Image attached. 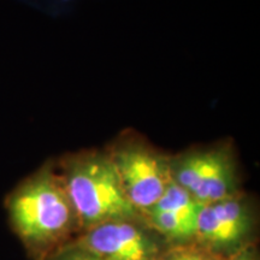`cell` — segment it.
Wrapping results in <instances>:
<instances>
[{
  "label": "cell",
  "mask_w": 260,
  "mask_h": 260,
  "mask_svg": "<svg viewBox=\"0 0 260 260\" xmlns=\"http://www.w3.org/2000/svg\"><path fill=\"white\" fill-rule=\"evenodd\" d=\"M61 180L75 216L88 229L138 217L107 152L90 151L71 157Z\"/></svg>",
  "instance_id": "cell-1"
},
{
  "label": "cell",
  "mask_w": 260,
  "mask_h": 260,
  "mask_svg": "<svg viewBox=\"0 0 260 260\" xmlns=\"http://www.w3.org/2000/svg\"><path fill=\"white\" fill-rule=\"evenodd\" d=\"M17 233L27 241L44 243L59 237L76 218L63 180L42 169L19 186L9 199Z\"/></svg>",
  "instance_id": "cell-2"
},
{
  "label": "cell",
  "mask_w": 260,
  "mask_h": 260,
  "mask_svg": "<svg viewBox=\"0 0 260 260\" xmlns=\"http://www.w3.org/2000/svg\"><path fill=\"white\" fill-rule=\"evenodd\" d=\"M122 188L138 212L151 209L172 182L170 159L140 136L126 133L110 151Z\"/></svg>",
  "instance_id": "cell-3"
},
{
  "label": "cell",
  "mask_w": 260,
  "mask_h": 260,
  "mask_svg": "<svg viewBox=\"0 0 260 260\" xmlns=\"http://www.w3.org/2000/svg\"><path fill=\"white\" fill-rule=\"evenodd\" d=\"M172 181L206 205L237 194L236 165L226 145L193 149L170 159Z\"/></svg>",
  "instance_id": "cell-4"
},
{
  "label": "cell",
  "mask_w": 260,
  "mask_h": 260,
  "mask_svg": "<svg viewBox=\"0 0 260 260\" xmlns=\"http://www.w3.org/2000/svg\"><path fill=\"white\" fill-rule=\"evenodd\" d=\"M80 251L106 260H152L158 248L130 220H113L90 228Z\"/></svg>",
  "instance_id": "cell-5"
},
{
  "label": "cell",
  "mask_w": 260,
  "mask_h": 260,
  "mask_svg": "<svg viewBox=\"0 0 260 260\" xmlns=\"http://www.w3.org/2000/svg\"><path fill=\"white\" fill-rule=\"evenodd\" d=\"M253 218L246 200L235 194L203 205L198 217L197 236L216 247L236 245L248 234Z\"/></svg>",
  "instance_id": "cell-6"
},
{
  "label": "cell",
  "mask_w": 260,
  "mask_h": 260,
  "mask_svg": "<svg viewBox=\"0 0 260 260\" xmlns=\"http://www.w3.org/2000/svg\"><path fill=\"white\" fill-rule=\"evenodd\" d=\"M203 204L174 181L161 198L144 213L149 224L169 239L186 240L197 236L198 217Z\"/></svg>",
  "instance_id": "cell-7"
},
{
  "label": "cell",
  "mask_w": 260,
  "mask_h": 260,
  "mask_svg": "<svg viewBox=\"0 0 260 260\" xmlns=\"http://www.w3.org/2000/svg\"><path fill=\"white\" fill-rule=\"evenodd\" d=\"M61 260H106V259L99 258V256L89 254V253L80 251V249H75V251L68 253L67 255L63 256Z\"/></svg>",
  "instance_id": "cell-8"
},
{
  "label": "cell",
  "mask_w": 260,
  "mask_h": 260,
  "mask_svg": "<svg viewBox=\"0 0 260 260\" xmlns=\"http://www.w3.org/2000/svg\"><path fill=\"white\" fill-rule=\"evenodd\" d=\"M168 260H209L206 256L198 254V253H191V252H184L180 253V254L172 255L170 259Z\"/></svg>",
  "instance_id": "cell-9"
},
{
  "label": "cell",
  "mask_w": 260,
  "mask_h": 260,
  "mask_svg": "<svg viewBox=\"0 0 260 260\" xmlns=\"http://www.w3.org/2000/svg\"><path fill=\"white\" fill-rule=\"evenodd\" d=\"M235 260H253V258H252V256H249L248 254H246V253H245V254L237 256V258H236Z\"/></svg>",
  "instance_id": "cell-10"
}]
</instances>
